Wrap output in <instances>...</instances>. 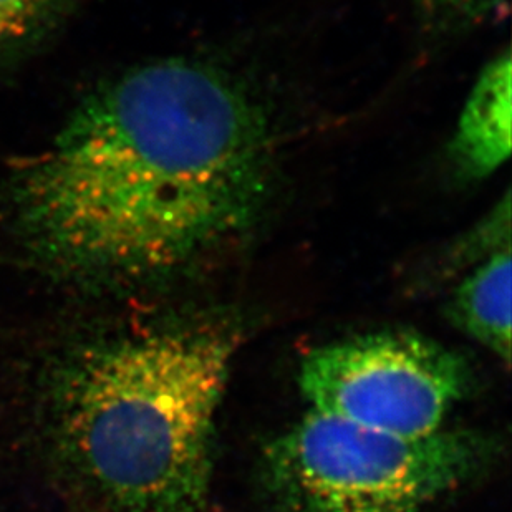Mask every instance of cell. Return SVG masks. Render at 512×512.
Masks as SVG:
<instances>
[{
    "mask_svg": "<svg viewBox=\"0 0 512 512\" xmlns=\"http://www.w3.org/2000/svg\"><path fill=\"white\" fill-rule=\"evenodd\" d=\"M223 68L163 58L110 78L10 179L17 237L57 276L87 284L168 277L261 224L276 138Z\"/></svg>",
    "mask_w": 512,
    "mask_h": 512,
    "instance_id": "6da1fadb",
    "label": "cell"
},
{
    "mask_svg": "<svg viewBox=\"0 0 512 512\" xmlns=\"http://www.w3.org/2000/svg\"><path fill=\"white\" fill-rule=\"evenodd\" d=\"M237 343L229 325L201 322L82 348L54 387L68 463L128 511H198Z\"/></svg>",
    "mask_w": 512,
    "mask_h": 512,
    "instance_id": "7a4b0ae2",
    "label": "cell"
},
{
    "mask_svg": "<svg viewBox=\"0 0 512 512\" xmlns=\"http://www.w3.org/2000/svg\"><path fill=\"white\" fill-rule=\"evenodd\" d=\"M491 450L468 431L408 438L310 410L267 446L264 473L290 512H418L476 476Z\"/></svg>",
    "mask_w": 512,
    "mask_h": 512,
    "instance_id": "3957f363",
    "label": "cell"
},
{
    "mask_svg": "<svg viewBox=\"0 0 512 512\" xmlns=\"http://www.w3.org/2000/svg\"><path fill=\"white\" fill-rule=\"evenodd\" d=\"M310 410L373 430L425 438L469 383L458 353L413 332H377L315 348L300 365Z\"/></svg>",
    "mask_w": 512,
    "mask_h": 512,
    "instance_id": "277c9868",
    "label": "cell"
},
{
    "mask_svg": "<svg viewBox=\"0 0 512 512\" xmlns=\"http://www.w3.org/2000/svg\"><path fill=\"white\" fill-rule=\"evenodd\" d=\"M512 63L506 50L486 63L464 103L450 143V158L461 178H488L511 155Z\"/></svg>",
    "mask_w": 512,
    "mask_h": 512,
    "instance_id": "5b68a950",
    "label": "cell"
},
{
    "mask_svg": "<svg viewBox=\"0 0 512 512\" xmlns=\"http://www.w3.org/2000/svg\"><path fill=\"white\" fill-rule=\"evenodd\" d=\"M511 246L484 257L453 290L446 315L461 332L511 362Z\"/></svg>",
    "mask_w": 512,
    "mask_h": 512,
    "instance_id": "8992f818",
    "label": "cell"
},
{
    "mask_svg": "<svg viewBox=\"0 0 512 512\" xmlns=\"http://www.w3.org/2000/svg\"><path fill=\"white\" fill-rule=\"evenodd\" d=\"M73 0H0V55L39 37Z\"/></svg>",
    "mask_w": 512,
    "mask_h": 512,
    "instance_id": "52a82bcc",
    "label": "cell"
},
{
    "mask_svg": "<svg viewBox=\"0 0 512 512\" xmlns=\"http://www.w3.org/2000/svg\"><path fill=\"white\" fill-rule=\"evenodd\" d=\"M413 4L431 27L463 30L501 19L511 0H413Z\"/></svg>",
    "mask_w": 512,
    "mask_h": 512,
    "instance_id": "ba28073f",
    "label": "cell"
}]
</instances>
